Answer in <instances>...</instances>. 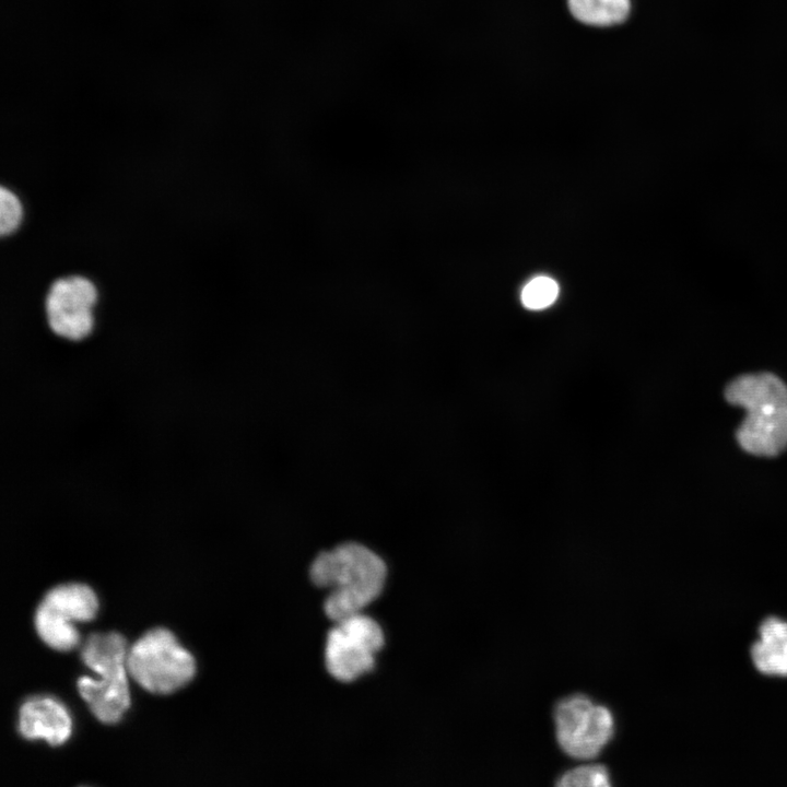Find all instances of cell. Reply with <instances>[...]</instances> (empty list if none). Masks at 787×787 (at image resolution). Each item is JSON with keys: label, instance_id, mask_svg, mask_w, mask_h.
I'll return each instance as SVG.
<instances>
[{"label": "cell", "instance_id": "cell-13", "mask_svg": "<svg viewBox=\"0 0 787 787\" xmlns=\"http://www.w3.org/2000/svg\"><path fill=\"white\" fill-rule=\"evenodd\" d=\"M559 286L548 277H538L528 282L521 292L522 304L530 309H542L556 298Z\"/></svg>", "mask_w": 787, "mask_h": 787}, {"label": "cell", "instance_id": "cell-11", "mask_svg": "<svg viewBox=\"0 0 787 787\" xmlns=\"http://www.w3.org/2000/svg\"><path fill=\"white\" fill-rule=\"evenodd\" d=\"M573 16L594 26L622 23L630 13V0H567Z\"/></svg>", "mask_w": 787, "mask_h": 787}, {"label": "cell", "instance_id": "cell-6", "mask_svg": "<svg viewBox=\"0 0 787 787\" xmlns=\"http://www.w3.org/2000/svg\"><path fill=\"white\" fill-rule=\"evenodd\" d=\"M384 644V632L374 619L362 612L349 616L328 633L326 668L336 680L352 682L374 669L375 655Z\"/></svg>", "mask_w": 787, "mask_h": 787}, {"label": "cell", "instance_id": "cell-10", "mask_svg": "<svg viewBox=\"0 0 787 787\" xmlns=\"http://www.w3.org/2000/svg\"><path fill=\"white\" fill-rule=\"evenodd\" d=\"M756 669L767 676L787 677V622L770 618L760 627L751 649Z\"/></svg>", "mask_w": 787, "mask_h": 787}, {"label": "cell", "instance_id": "cell-8", "mask_svg": "<svg viewBox=\"0 0 787 787\" xmlns=\"http://www.w3.org/2000/svg\"><path fill=\"white\" fill-rule=\"evenodd\" d=\"M97 299L94 283L82 275L56 279L45 297V318L58 338L78 342L93 330V308Z\"/></svg>", "mask_w": 787, "mask_h": 787}, {"label": "cell", "instance_id": "cell-9", "mask_svg": "<svg viewBox=\"0 0 787 787\" xmlns=\"http://www.w3.org/2000/svg\"><path fill=\"white\" fill-rule=\"evenodd\" d=\"M19 731L28 740L42 738L50 745H59L70 736L71 719L58 701L50 697L32 698L20 708Z\"/></svg>", "mask_w": 787, "mask_h": 787}, {"label": "cell", "instance_id": "cell-5", "mask_svg": "<svg viewBox=\"0 0 787 787\" xmlns=\"http://www.w3.org/2000/svg\"><path fill=\"white\" fill-rule=\"evenodd\" d=\"M553 720L560 748L578 760L598 756L614 735L611 710L585 694L576 693L557 701Z\"/></svg>", "mask_w": 787, "mask_h": 787}, {"label": "cell", "instance_id": "cell-3", "mask_svg": "<svg viewBox=\"0 0 787 787\" xmlns=\"http://www.w3.org/2000/svg\"><path fill=\"white\" fill-rule=\"evenodd\" d=\"M127 655V641L116 632L93 633L83 645V662L97 672L102 680L80 678L79 692L94 716L104 724L118 723L130 705L126 677Z\"/></svg>", "mask_w": 787, "mask_h": 787}, {"label": "cell", "instance_id": "cell-12", "mask_svg": "<svg viewBox=\"0 0 787 787\" xmlns=\"http://www.w3.org/2000/svg\"><path fill=\"white\" fill-rule=\"evenodd\" d=\"M556 786H611L609 770L602 764H588L572 768L560 775Z\"/></svg>", "mask_w": 787, "mask_h": 787}, {"label": "cell", "instance_id": "cell-4", "mask_svg": "<svg viewBox=\"0 0 787 787\" xmlns=\"http://www.w3.org/2000/svg\"><path fill=\"white\" fill-rule=\"evenodd\" d=\"M126 667L143 689L168 694L186 685L195 676L192 655L163 627L146 632L130 648Z\"/></svg>", "mask_w": 787, "mask_h": 787}, {"label": "cell", "instance_id": "cell-1", "mask_svg": "<svg viewBox=\"0 0 787 787\" xmlns=\"http://www.w3.org/2000/svg\"><path fill=\"white\" fill-rule=\"evenodd\" d=\"M387 573V564L376 551L353 540L320 551L309 566L313 584L330 590L324 609L334 623L372 603L381 594Z\"/></svg>", "mask_w": 787, "mask_h": 787}, {"label": "cell", "instance_id": "cell-7", "mask_svg": "<svg viewBox=\"0 0 787 787\" xmlns=\"http://www.w3.org/2000/svg\"><path fill=\"white\" fill-rule=\"evenodd\" d=\"M97 607L96 596L87 585H59L50 589L37 607V634L51 648L62 651L73 649L80 636L72 622L92 620Z\"/></svg>", "mask_w": 787, "mask_h": 787}, {"label": "cell", "instance_id": "cell-14", "mask_svg": "<svg viewBox=\"0 0 787 787\" xmlns=\"http://www.w3.org/2000/svg\"><path fill=\"white\" fill-rule=\"evenodd\" d=\"M23 218L19 198L5 187L0 188V234L10 235L17 230Z\"/></svg>", "mask_w": 787, "mask_h": 787}, {"label": "cell", "instance_id": "cell-2", "mask_svg": "<svg viewBox=\"0 0 787 787\" xmlns=\"http://www.w3.org/2000/svg\"><path fill=\"white\" fill-rule=\"evenodd\" d=\"M725 398L747 412L736 432L743 450L773 457L787 447V386L779 377L767 372L740 375L727 385Z\"/></svg>", "mask_w": 787, "mask_h": 787}]
</instances>
